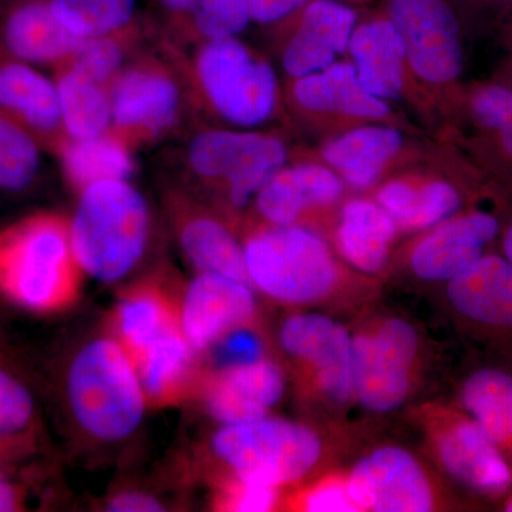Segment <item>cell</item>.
Here are the masks:
<instances>
[{
  "label": "cell",
  "instance_id": "1",
  "mask_svg": "<svg viewBox=\"0 0 512 512\" xmlns=\"http://www.w3.org/2000/svg\"><path fill=\"white\" fill-rule=\"evenodd\" d=\"M82 268L74 256L69 222L37 212L0 231V295L40 315L76 302Z\"/></svg>",
  "mask_w": 512,
  "mask_h": 512
},
{
  "label": "cell",
  "instance_id": "2",
  "mask_svg": "<svg viewBox=\"0 0 512 512\" xmlns=\"http://www.w3.org/2000/svg\"><path fill=\"white\" fill-rule=\"evenodd\" d=\"M150 228L146 198L128 180L89 185L69 222L77 264L104 284L120 281L143 258Z\"/></svg>",
  "mask_w": 512,
  "mask_h": 512
},
{
  "label": "cell",
  "instance_id": "3",
  "mask_svg": "<svg viewBox=\"0 0 512 512\" xmlns=\"http://www.w3.org/2000/svg\"><path fill=\"white\" fill-rule=\"evenodd\" d=\"M66 393L77 426L104 443L133 436L148 404L136 362L116 338L93 339L77 352Z\"/></svg>",
  "mask_w": 512,
  "mask_h": 512
},
{
  "label": "cell",
  "instance_id": "4",
  "mask_svg": "<svg viewBox=\"0 0 512 512\" xmlns=\"http://www.w3.org/2000/svg\"><path fill=\"white\" fill-rule=\"evenodd\" d=\"M249 282L269 298L303 305L328 296L338 271L323 239L295 225H274L244 247Z\"/></svg>",
  "mask_w": 512,
  "mask_h": 512
},
{
  "label": "cell",
  "instance_id": "5",
  "mask_svg": "<svg viewBox=\"0 0 512 512\" xmlns=\"http://www.w3.org/2000/svg\"><path fill=\"white\" fill-rule=\"evenodd\" d=\"M212 451L239 480L279 488L318 464L322 441L309 427L265 416L222 426L212 437Z\"/></svg>",
  "mask_w": 512,
  "mask_h": 512
},
{
  "label": "cell",
  "instance_id": "6",
  "mask_svg": "<svg viewBox=\"0 0 512 512\" xmlns=\"http://www.w3.org/2000/svg\"><path fill=\"white\" fill-rule=\"evenodd\" d=\"M197 77L214 110L235 126H259L274 113V69L235 37L211 39L201 47Z\"/></svg>",
  "mask_w": 512,
  "mask_h": 512
},
{
  "label": "cell",
  "instance_id": "7",
  "mask_svg": "<svg viewBox=\"0 0 512 512\" xmlns=\"http://www.w3.org/2000/svg\"><path fill=\"white\" fill-rule=\"evenodd\" d=\"M187 157L198 177L224 181L232 204L244 207L284 168L286 150L278 138L268 134L211 130L191 141Z\"/></svg>",
  "mask_w": 512,
  "mask_h": 512
},
{
  "label": "cell",
  "instance_id": "8",
  "mask_svg": "<svg viewBox=\"0 0 512 512\" xmlns=\"http://www.w3.org/2000/svg\"><path fill=\"white\" fill-rule=\"evenodd\" d=\"M353 394L373 413L399 409L410 390V373L419 352V336L410 323L389 319L375 332L352 340Z\"/></svg>",
  "mask_w": 512,
  "mask_h": 512
},
{
  "label": "cell",
  "instance_id": "9",
  "mask_svg": "<svg viewBox=\"0 0 512 512\" xmlns=\"http://www.w3.org/2000/svg\"><path fill=\"white\" fill-rule=\"evenodd\" d=\"M390 20L421 79L450 83L463 72L460 26L444 0H390Z\"/></svg>",
  "mask_w": 512,
  "mask_h": 512
},
{
  "label": "cell",
  "instance_id": "10",
  "mask_svg": "<svg viewBox=\"0 0 512 512\" xmlns=\"http://www.w3.org/2000/svg\"><path fill=\"white\" fill-rule=\"evenodd\" d=\"M346 483L359 511L427 512L434 508L429 477L404 448L382 447L367 454L353 467Z\"/></svg>",
  "mask_w": 512,
  "mask_h": 512
},
{
  "label": "cell",
  "instance_id": "11",
  "mask_svg": "<svg viewBox=\"0 0 512 512\" xmlns=\"http://www.w3.org/2000/svg\"><path fill=\"white\" fill-rule=\"evenodd\" d=\"M352 340L345 326L319 313L289 316L279 329L282 349L315 369L320 389L335 403L355 397Z\"/></svg>",
  "mask_w": 512,
  "mask_h": 512
},
{
  "label": "cell",
  "instance_id": "12",
  "mask_svg": "<svg viewBox=\"0 0 512 512\" xmlns=\"http://www.w3.org/2000/svg\"><path fill=\"white\" fill-rule=\"evenodd\" d=\"M251 286L211 272L192 279L178 306V322L192 348L210 350L231 330L248 325L256 309Z\"/></svg>",
  "mask_w": 512,
  "mask_h": 512
},
{
  "label": "cell",
  "instance_id": "13",
  "mask_svg": "<svg viewBox=\"0 0 512 512\" xmlns=\"http://www.w3.org/2000/svg\"><path fill=\"white\" fill-rule=\"evenodd\" d=\"M113 127L133 136L156 137L173 126L181 107L174 80L156 67L123 70L110 86Z\"/></svg>",
  "mask_w": 512,
  "mask_h": 512
},
{
  "label": "cell",
  "instance_id": "14",
  "mask_svg": "<svg viewBox=\"0 0 512 512\" xmlns=\"http://www.w3.org/2000/svg\"><path fill=\"white\" fill-rule=\"evenodd\" d=\"M498 231L497 218L485 212L441 222L414 248V274L423 281H450L484 255Z\"/></svg>",
  "mask_w": 512,
  "mask_h": 512
},
{
  "label": "cell",
  "instance_id": "15",
  "mask_svg": "<svg viewBox=\"0 0 512 512\" xmlns=\"http://www.w3.org/2000/svg\"><path fill=\"white\" fill-rule=\"evenodd\" d=\"M285 377L281 367L261 359L221 369L205 390L208 412L222 426L248 423L268 416L281 402Z\"/></svg>",
  "mask_w": 512,
  "mask_h": 512
},
{
  "label": "cell",
  "instance_id": "16",
  "mask_svg": "<svg viewBox=\"0 0 512 512\" xmlns=\"http://www.w3.org/2000/svg\"><path fill=\"white\" fill-rule=\"evenodd\" d=\"M356 25L355 10L333 2L316 0L305 10L298 32L286 46L282 63L295 79L328 69L336 56L349 49Z\"/></svg>",
  "mask_w": 512,
  "mask_h": 512
},
{
  "label": "cell",
  "instance_id": "17",
  "mask_svg": "<svg viewBox=\"0 0 512 512\" xmlns=\"http://www.w3.org/2000/svg\"><path fill=\"white\" fill-rule=\"evenodd\" d=\"M83 39L64 28L49 2L32 0L16 6L0 29V55L32 64H66Z\"/></svg>",
  "mask_w": 512,
  "mask_h": 512
},
{
  "label": "cell",
  "instance_id": "18",
  "mask_svg": "<svg viewBox=\"0 0 512 512\" xmlns=\"http://www.w3.org/2000/svg\"><path fill=\"white\" fill-rule=\"evenodd\" d=\"M0 113L25 127L42 143L62 128L59 90L39 67L0 55Z\"/></svg>",
  "mask_w": 512,
  "mask_h": 512
},
{
  "label": "cell",
  "instance_id": "19",
  "mask_svg": "<svg viewBox=\"0 0 512 512\" xmlns=\"http://www.w3.org/2000/svg\"><path fill=\"white\" fill-rule=\"evenodd\" d=\"M498 448L473 420L454 424L437 440V453L447 473L490 495L504 493L512 484L511 468Z\"/></svg>",
  "mask_w": 512,
  "mask_h": 512
},
{
  "label": "cell",
  "instance_id": "20",
  "mask_svg": "<svg viewBox=\"0 0 512 512\" xmlns=\"http://www.w3.org/2000/svg\"><path fill=\"white\" fill-rule=\"evenodd\" d=\"M448 301L460 315L481 325L512 329V266L483 255L448 281Z\"/></svg>",
  "mask_w": 512,
  "mask_h": 512
},
{
  "label": "cell",
  "instance_id": "21",
  "mask_svg": "<svg viewBox=\"0 0 512 512\" xmlns=\"http://www.w3.org/2000/svg\"><path fill=\"white\" fill-rule=\"evenodd\" d=\"M342 183L318 164L281 168L256 194V210L272 225H292L303 211L335 202Z\"/></svg>",
  "mask_w": 512,
  "mask_h": 512
},
{
  "label": "cell",
  "instance_id": "22",
  "mask_svg": "<svg viewBox=\"0 0 512 512\" xmlns=\"http://www.w3.org/2000/svg\"><path fill=\"white\" fill-rule=\"evenodd\" d=\"M349 50L367 92L382 100L399 99L406 52L392 20H375L353 30Z\"/></svg>",
  "mask_w": 512,
  "mask_h": 512
},
{
  "label": "cell",
  "instance_id": "23",
  "mask_svg": "<svg viewBox=\"0 0 512 512\" xmlns=\"http://www.w3.org/2000/svg\"><path fill=\"white\" fill-rule=\"evenodd\" d=\"M197 355L180 325L151 343L136 359L147 403L168 406L180 402L194 382Z\"/></svg>",
  "mask_w": 512,
  "mask_h": 512
},
{
  "label": "cell",
  "instance_id": "24",
  "mask_svg": "<svg viewBox=\"0 0 512 512\" xmlns=\"http://www.w3.org/2000/svg\"><path fill=\"white\" fill-rule=\"evenodd\" d=\"M293 96L302 107L363 119H382L389 114L384 100L367 92L355 66L332 64L322 72L301 77L293 86Z\"/></svg>",
  "mask_w": 512,
  "mask_h": 512
},
{
  "label": "cell",
  "instance_id": "25",
  "mask_svg": "<svg viewBox=\"0 0 512 512\" xmlns=\"http://www.w3.org/2000/svg\"><path fill=\"white\" fill-rule=\"evenodd\" d=\"M113 322L114 338L133 356L134 362L151 343L180 325L177 306L163 289L153 284L128 289L117 303Z\"/></svg>",
  "mask_w": 512,
  "mask_h": 512
},
{
  "label": "cell",
  "instance_id": "26",
  "mask_svg": "<svg viewBox=\"0 0 512 512\" xmlns=\"http://www.w3.org/2000/svg\"><path fill=\"white\" fill-rule=\"evenodd\" d=\"M396 231V222L379 204L349 201L338 231L340 252L359 271L376 274L386 264Z\"/></svg>",
  "mask_w": 512,
  "mask_h": 512
},
{
  "label": "cell",
  "instance_id": "27",
  "mask_svg": "<svg viewBox=\"0 0 512 512\" xmlns=\"http://www.w3.org/2000/svg\"><path fill=\"white\" fill-rule=\"evenodd\" d=\"M402 144V134L393 128L362 127L329 143L323 157L349 184L366 188L375 183Z\"/></svg>",
  "mask_w": 512,
  "mask_h": 512
},
{
  "label": "cell",
  "instance_id": "28",
  "mask_svg": "<svg viewBox=\"0 0 512 512\" xmlns=\"http://www.w3.org/2000/svg\"><path fill=\"white\" fill-rule=\"evenodd\" d=\"M180 244L198 271L229 276L251 284L244 247L215 218L207 215L188 217L181 224Z\"/></svg>",
  "mask_w": 512,
  "mask_h": 512
},
{
  "label": "cell",
  "instance_id": "29",
  "mask_svg": "<svg viewBox=\"0 0 512 512\" xmlns=\"http://www.w3.org/2000/svg\"><path fill=\"white\" fill-rule=\"evenodd\" d=\"M377 202L397 227L427 229L450 220L461 205V197L453 185L436 181L414 188L409 183L394 181L384 185Z\"/></svg>",
  "mask_w": 512,
  "mask_h": 512
},
{
  "label": "cell",
  "instance_id": "30",
  "mask_svg": "<svg viewBox=\"0 0 512 512\" xmlns=\"http://www.w3.org/2000/svg\"><path fill=\"white\" fill-rule=\"evenodd\" d=\"M62 128L70 140H84L109 133L113 127L110 87L93 82L74 70L57 77Z\"/></svg>",
  "mask_w": 512,
  "mask_h": 512
},
{
  "label": "cell",
  "instance_id": "31",
  "mask_svg": "<svg viewBox=\"0 0 512 512\" xmlns=\"http://www.w3.org/2000/svg\"><path fill=\"white\" fill-rule=\"evenodd\" d=\"M64 173L74 187L83 188L103 181L130 180L133 157L123 138L106 133L84 140H67L62 148Z\"/></svg>",
  "mask_w": 512,
  "mask_h": 512
},
{
  "label": "cell",
  "instance_id": "32",
  "mask_svg": "<svg viewBox=\"0 0 512 512\" xmlns=\"http://www.w3.org/2000/svg\"><path fill=\"white\" fill-rule=\"evenodd\" d=\"M461 400L488 439L498 447L512 446V376L478 370L464 383Z\"/></svg>",
  "mask_w": 512,
  "mask_h": 512
},
{
  "label": "cell",
  "instance_id": "33",
  "mask_svg": "<svg viewBox=\"0 0 512 512\" xmlns=\"http://www.w3.org/2000/svg\"><path fill=\"white\" fill-rule=\"evenodd\" d=\"M53 13L80 39L107 37L126 28L136 0H49Z\"/></svg>",
  "mask_w": 512,
  "mask_h": 512
},
{
  "label": "cell",
  "instance_id": "34",
  "mask_svg": "<svg viewBox=\"0 0 512 512\" xmlns=\"http://www.w3.org/2000/svg\"><path fill=\"white\" fill-rule=\"evenodd\" d=\"M40 164V141L0 113V190L13 194L28 190L39 175Z\"/></svg>",
  "mask_w": 512,
  "mask_h": 512
},
{
  "label": "cell",
  "instance_id": "35",
  "mask_svg": "<svg viewBox=\"0 0 512 512\" xmlns=\"http://www.w3.org/2000/svg\"><path fill=\"white\" fill-rule=\"evenodd\" d=\"M36 423V404L18 376L0 366V451L22 446Z\"/></svg>",
  "mask_w": 512,
  "mask_h": 512
},
{
  "label": "cell",
  "instance_id": "36",
  "mask_svg": "<svg viewBox=\"0 0 512 512\" xmlns=\"http://www.w3.org/2000/svg\"><path fill=\"white\" fill-rule=\"evenodd\" d=\"M124 52L119 43L107 37L83 39L66 67L93 82L110 87L123 72Z\"/></svg>",
  "mask_w": 512,
  "mask_h": 512
},
{
  "label": "cell",
  "instance_id": "37",
  "mask_svg": "<svg viewBox=\"0 0 512 512\" xmlns=\"http://www.w3.org/2000/svg\"><path fill=\"white\" fill-rule=\"evenodd\" d=\"M194 18L195 26L208 40L235 37L251 22L247 0H198Z\"/></svg>",
  "mask_w": 512,
  "mask_h": 512
},
{
  "label": "cell",
  "instance_id": "38",
  "mask_svg": "<svg viewBox=\"0 0 512 512\" xmlns=\"http://www.w3.org/2000/svg\"><path fill=\"white\" fill-rule=\"evenodd\" d=\"M473 111L478 123L497 131L504 150L512 154V90L484 87L474 96Z\"/></svg>",
  "mask_w": 512,
  "mask_h": 512
},
{
  "label": "cell",
  "instance_id": "39",
  "mask_svg": "<svg viewBox=\"0 0 512 512\" xmlns=\"http://www.w3.org/2000/svg\"><path fill=\"white\" fill-rule=\"evenodd\" d=\"M217 498L218 507L225 511L266 512L274 510L279 493L271 485L247 483L235 477L222 487Z\"/></svg>",
  "mask_w": 512,
  "mask_h": 512
},
{
  "label": "cell",
  "instance_id": "40",
  "mask_svg": "<svg viewBox=\"0 0 512 512\" xmlns=\"http://www.w3.org/2000/svg\"><path fill=\"white\" fill-rule=\"evenodd\" d=\"M211 349H214L215 359L222 369L227 367L248 365L264 359L262 340L248 329L247 326L231 330L222 336Z\"/></svg>",
  "mask_w": 512,
  "mask_h": 512
},
{
  "label": "cell",
  "instance_id": "41",
  "mask_svg": "<svg viewBox=\"0 0 512 512\" xmlns=\"http://www.w3.org/2000/svg\"><path fill=\"white\" fill-rule=\"evenodd\" d=\"M303 510L308 512H359L350 497L346 481L329 480L303 495Z\"/></svg>",
  "mask_w": 512,
  "mask_h": 512
},
{
  "label": "cell",
  "instance_id": "42",
  "mask_svg": "<svg viewBox=\"0 0 512 512\" xmlns=\"http://www.w3.org/2000/svg\"><path fill=\"white\" fill-rule=\"evenodd\" d=\"M305 3L306 0H247L251 20L259 23L284 19Z\"/></svg>",
  "mask_w": 512,
  "mask_h": 512
},
{
  "label": "cell",
  "instance_id": "43",
  "mask_svg": "<svg viewBox=\"0 0 512 512\" xmlns=\"http://www.w3.org/2000/svg\"><path fill=\"white\" fill-rule=\"evenodd\" d=\"M107 511L113 512H156L164 511L163 504L156 497L140 491H124L114 495L107 503Z\"/></svg>",
  "mask_w": 512,
  "mask_h": 512
},
{
  "label": "cell",
  "instance_id": "44",
  "mask_svg": "<svg viewBox=\"0 0 512 512\" xmlns=\"http://www.w3.org/2000/svg\"><path fill=\"white\" fill-rule=\"evenodd\" d=\"M22 491L0 467V512L18 511L22 507Z\"/></svg>",
  "mask_w": 512,
  "mask_h": 512
},
{
  "label": "cell",
  "instance_id": "45",
  "mask_svg": "<svg viewBox=\"0 0 512 512\" xmlns=\"http://www.w3.org/2000/svg\"><path fill=\"white\" fill-rule=\"evenodd\" d=\"M198 0H161L168 9L178 10V12H194Z\"/></svg>",
  "mask_w": 512,
  "mask_h": 512
},
{
  "label": "cell",
  "instance_id": "46",
  "mask_svg": "<svg viewBox=\"0 0 512 512\" xmlns=\"http://www.w3.org/2000/svg\"><path fill=\"white\" fill-rule=\"evenodd\" d=\"M504 258L507 259L508 264L512 266V224L508 227L504 235L503 241Z\"/></svg>",
  "mask_w": 512,
  "mask_h": 512
},
{
  "label": "cell",
  "instance_id": "47",
  "mask_svg": "<svg viewBox=\"0 0 512 512\" xmlns=\"http://www.w3.org/2000/svg\"><path fill=\"white\" fill-rule=\"evenodd\" d=\"M507 511L512 512V500L507 504Z\"/></svg>",
  "mask_w": 512,
  "mask_h": 512
}]
</instances>
